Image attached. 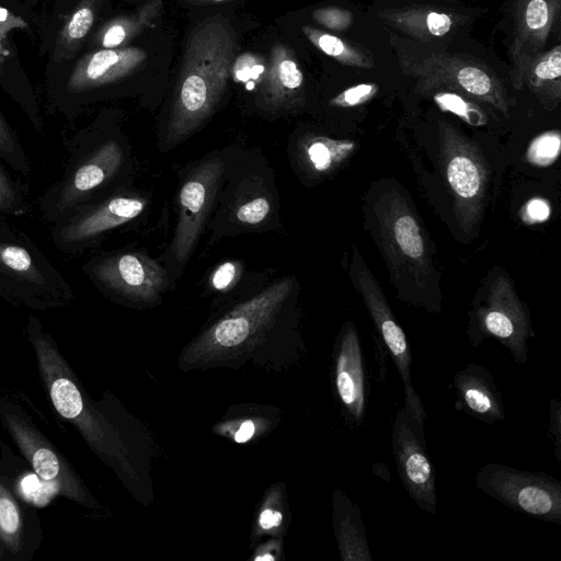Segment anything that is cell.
<instances>
[{"label": "cell", "instance_id": "obj_1", "mask_svg": "<svg viewBox=\"0 0 561 561\" xmlns=\"http://www.w3.org/2000/svg\"><path fill=\"white\" fill-rule=\"evenodd\" d=\"M369 224L399 299L440 312L439 277L430 239L402 190L392 185L379 191L369 208Z\"/></svg>", "mask_w": 561, "mask_h": 561}, {"label": "cell", "instance_id": "obj_2", "mask_svg": "<svg viewBox=\"0 0 561 561\" xmlns=\"http://www.w3.org/2000/svg\"><path fill=\"white\" fill-rule=\"evenodd\" d=\"M238 43L228 20L217 15L198 23L187 41L167 142L173 146L190 136L222 96Z\"/></svg>", "mask_w": 561, "mask_h": 561}, {"label": "cell", "instance_id": "obj_3", "mask_svg": "<svg viewBox=\"0 0 561 561\" xmlns=\"http://www.w3.org/2000/svg\"><path fill=\"white\" fill-rule=\"evenodd\" d=\"M387 32L401 72L414 81L419 94L454 91L510 116L513 99L488 64L443 43H422Z\"/></svg>", "mask_w": 561, "mask_h": 561}, {"label": "cell", "instance_id": "obj_4", "mask_svg": "<svg viewBox=\"0 0 561 561\" xmlns=\"http://www.w3.org/2000/svg\"><path fill=\"white\" fill-rule=\"evenodd\" d=\"M125 160L119 140L95 128L80 131L68 142L64 173L38 198L43 218L54 225L104 197Z\"/></svg>", "mask_w": 561, "mask_h": 561}, {"label": "cell", "instance_id": "obj_5", "mask_svg": "<svg viewBox=\"0 0 561 561\" xmlns=\"http://www.w3.org/2000/svg\"><path fill=\"white\" fill-rule=\"evenodd\" d=\"M72 287L22 229L0 216V296L33 307L70 301Z\"/></svg>", "mask_w": 561, "mask_h": 561}, {"label": "cell", "instance_id": "obj_6", "mask_svg": "<svg viewBox=\"0 0 561 561\" xmlns=\"http://www.w3.org/2000/svg\"><path fill=\"white\" fill-rule=\"evenodd\" d=\"M293 287V279H282L231 309L191 343L184 360L190 365L213 362L250 348L271 327Z\"/></svg>", "mask_w": 561, "mask_h": 561}, {"label": "cell", "instance_id": "obj_7", "mask_svg": "<svg viewBox=\"0 0 561 561\" xmlns=\"http://www.w3.org/2000/svg\"><path fill=\"white\" fill-rule=\"evenodd\" d=\"M439 156L454 198V215L465 233L479 227L485 206L489 167L480 148L446 121L439 122Z\"/></svg>", "mask_w": 561, "mask_h": 561}, {"label": "cell", "instance_id": "obj_8", "mask_svg": "<svg viewBox=\"0 0 561 561\" xmlns=\"http://www.w3.org/2000/svg\"><path fill=\"white\" fill-rule=\"evenodd\" d=\"M468 334L473 346L493 337L510 351L517 364L527 362V342L534 335L530 317L505 274L497 273L488 282L473 307Z\"/></svg>", "mask_w": 561, "mask_h": 561}, {"label": "cell", "instance_id": "obj_9", "mask_svg": "<svg viewBox=\"0 0 561 561\" xmlns=\"http://www.w3.org/2000/svg\"><path fill=\"white\" fill-rule=\"evenodd\" d=\"M501 13L510 81L520 90L529 65L559 31L561 0H504Z\"/></svg>", "mask_w": 561, "mask_h": 561}, {"label": "cell", "instance_id": "obj_10", "mask_svg": "<svg viewBox=\"0 0 561 561\" xmlns=\"http://www.w3.org/2000/svg\"><path fill=\"white\" fill-rule=\"evenodd\" d=\"M476 485L514 511L561 524V483L546 473L491 462L478 471Z\"/></svg>", "mask_w": 561, "mask_h": 561}, {"label": "cell", "instance_id": "obj_11", "mask_svg": "<svg viewBox=\"0 0 561 561\" xmlns=\"http://www.w3.org/2000/svg\"><path fill=\"white\" fill-rule=\"evenodd\" d=\"M350 276L370 314L375 329L390 353L400 374L404 389V407L419 425L423 426L425 410L417 396L411 376L412 356L403 329L398 323L381 288L354 247L350 264Z\"/></svg>", "mask_w": 561, "mask_h": 561}, {"label": "cell", "instance_id": "obj_12", "mask_svg": "<svg viewBox=\"0 0 561 561\" xmlns=\"http://www.w3.org/2000/svg\"><path fill=\"white\" fill-rule=\"evenodd\" d=\"M485 12L484 8L433 1H397L377 8L376 15L387 30L409 39L447 44Z\"/></svg>", "mask_w": 561, "mask_h": 561}, {"label": "cell", "instance_id": "obj_13", "mask_svg": "<svg viewBox=\"0 0 561 561\" xmlns=\"http://www.w3.org/2000/svg\"><path fill=\"white\" fill-rule=\"evenodd\" d=\"M146 201L124 193L110 194L53 225L50 237L59 251L79 254L108 231L138 217Z\"/></svg>", "mask_w": 561, "mask_h": 561}, {"label": "cell", "instance_id": "obj_14", "mask_svg": "<svg viewBox=\"0 0 561 561\" xmlns=\"http://www.w3.org/2000/svg\"><path fill=\"white\" fill-rule=\"evenodd\" d=\"M82 271L100 289L136 301L151 302L168 286L164 270L139 252H116L93 257Z\"/></svg>", "mask_w": 561, "mask_h": 561}, {"label": "cell", "instance_id": "obj_15", "mask_svg": "<svg viewBox=\"0 0 561 561\" xmlns=\"http://www.w3.org/2000/svg\"><path fill=\"white\" fill-rule=\"evenodd\" d=\"M425 447L424 427L405 407L399 409L392 426V451L398 472L410 497L434 515L437 507L435 472Z\"/></svg>", "mask_w": 561, "mask_h": 561}, {"label": "cell", "instance_id": "obj_16", "mask_svg": "<svg viewBox=\"0 0 561 561\" xmlns=\"http://www.w3.org/2000/svg\"><path fill=\"white\" fill-rule=\"evenodd\" d=\"M224 162L219 158L202 163L182 185L180 213L172 250L178 262H185L198 239L209 206L216 194Z\"/></svg>", "mask_w": 561, "mask_h": 561}, {"label": "cell", "instance_id": "obj_17", "mask_svg": "<svg viewBox=\"0 0 561 561\" xmlns=\"http://www.w3.org/2000/svg\"><path fill=\"white\" fill-rule=\"evenodd\" d=\"M334 389L343 411L356 425L364 419L366 409V378L358 333L347 321L337 339L334 368Z\"/></svg>", "mask_w": 561, "mask_h": 561}, {"label": "cell", "instance_id": "obj_18", "mask_svg": "<svg viewBox=\"0 0 561 561\" xmlns=\"http://www.w3.org/2000/svg\"><path fill=\"white\" fill-rule=\"evenodd\" d=\"M147 59L138 47L102 48L85 55L66 83L69 95H79L118 81L135 72Z\"/></svg>", "mask_w": 561, "mask_h": 561}, {"label": "cell", "instance_id": "obj_19", "mask_svg": "<svg viewBox=\"0 0 561 561\" xmlns=\"http://www.w3.org/2000/svg\"><path fill=\"white\" fill-rule=\"evenodd\" d=\"M305 78L294 51L282 43L272 46L257 96L273 110L295 108L305 103Z\"/></svg>", "mask_w": 561, "mask_h": 561}, {"label": "cell", "instance_id": "obj_20", "mask_svg": "<svg viewBox=\"0 0 561 561\" xmlns=\"http://www.w3.org/2000/svg\"><path fill=\"white\" fill-rule=\"evenodd\" d=\"M456 408L488 424L504 421L501 393L485 367L468 364L454 376Z\"/></svg>", "mask_w": 561, "mask_h": 561}, {"label": "cell", "instance_id": "obj_21", "mask_svg": "<svg viewBox=\"0 0 561 561\" xmlns=\"http://www.w3.org/2000/svg\"><path fill=\"white\" fill-rule=\"evenodd\" d=\"M333 525L341 560H373L360 511L341 490L333 495Z\"/></svg>", "mask_w": 561, "mask_h": 561}, {"label": "cell", "instance_id": "obj_22", "mask_svg": "<svg viewBox=\"0 0 561 561\" xmlns=\"http://www.w3.org/2000/svg\"><path fill=\"white\" fill-rule=\"evenodd\" d=\"M524 85L548 110L557 107L561 101V46L547 48L529 65Z\"/></svg>", "mask_w": 561, "mask_h": 561}, {"label": "cell", "instance_id": "obj_23", "mask_svg": "<svg viewBox=\"0 0 561 561\" xmlns=\"http://www.w3.org/2000/svg\"><path fill=\"white\" fill-rule=\"evenodd\" d=\"M356 144L327 136L307 138L301 154L307 167L317 174H327L340 168L355 151Z\"/></svg>", "mask_w": 561, "mask_h": 561}, {"label": "cell", "instance_id": "obj_24", "mask_svg": "<svg viewBox=\"0 0 561 561\" xmlns=\"http://www.w3.org/2000/svg\"><path fill=\"white\" fill-rule=\"evenodd\" d=\"M302 32L319 50L340 64L356 69H371L376 65L371 53L359 44L345 41L309 25H304Z\"/></svg>", "mask_w": 561, "mask_h": 561}, {"label": "cell", "instance_id": "obj_25", "mask_svg": "<svg viewBox=\"0 0 561 561\" xmlns=\"http://www.w3.org/2000/svg\"><path fill=\"white\" fill-rule=\"evenodd\" d=\"M161 9V0H151L144 4L137 13L117 18L102 27L98 42L102 48H118L134 38Z\"/></svg>", "mask_w": 561, "mask_h": 561}, {"label": "cell", "instance_id": "obj_26", "mask_svg": "<svg viewBox=\"0 0 561 561\" xmlns=\"http://www.w3.org/2000/svg\"><path fill=\"white\" fill-rule=\"evenodd\" d=\"M94 3L84 0L65 24L56 44L54 59L60 61L72 58L94 22Z\"/></svg>", "mask_w": 561, "mask_h": 561}, {"label": "cell", "instance_id": "obj_27", "mask_svg": "<svg viewBox=\"0 0 561 561\" xmlns=\"http://www.w3.org/2000/svg\"><path fill=\"white\" fill-rule=\"evenodd\" d=\"M427 96H432L440 108L457 115L471 126H483L489 121L486 113L480 106L481 103L460 93L438 90Z\"/></svg>", "mask_w": 561, "mask_h": 561}, {"label": "cell", "instance_id": "obj_28", "mask_svg": "<svg viewBox=\"0 0 561 561\" xmlns=\"http://www.w3.org/2000/svg\"><path fill=\"white\" fill-rule=\"evenodd\" d=\"M0 160L14 172L28 176L32 172L28 156L18 134L9 125L0 111Z\"/></svg>", "mask_w": 561, "mask_h": 561}, {"label": "cell", "instance_id": "obj_29", "mask_svg": "<svg viewBox=\"0 0 561 561\" xmlns=\"http://www.w3.org/2000/svg\"><path fill=\"white\" fill-rule=\"evenodd\" d=\"M27 206L24 188L0 160V216L9 218L24 215Z\"/></svg>", "mask_w": 561, "mask_h": 561}, {"label": "cell", "instance_id": "obj_30", "mask_svg": "<svg viewBox=\"0 0 561 561\" xmlns=\"http://www.w3.org/2000/svg\"><path fill=\"white\" fill-rule=\"evenodd\" d=\"M50 396L56 410L66 419L78 416L83 409L79 390L67 378H58L53 382Z\"/></svg>", "mask_w": 561, "mask_h": 561}, {"label": "cell", "instance_id": "obj_31", "mask_svg": "<svg viewBox=\"0 0 561 561\" xmlns=\"http://www.w3.org/2000/svg\"><path fill=\"white\" fill-rule=\"evenodd\" d=\"M561 138L557 130H551L537 136L526 151V159L534 165L548 167L558 159Z\"/></svg>", "mask_w": 561, "mask_h": 561}, {"label": "cell", "instance_id": "obj_32", "mask_svg": "<svg viewBox=\"0 0 561 561\" xmlns=\"http://www.w3.org/2000/svg\"><path fill=\"white\" fill-rule=\"evenodd\" d=\"M266 67V61L259 55L244 53L236 57L231 75L236 81L259 84Z\"/></svg>", "mask_w": 561, "mask_h": 561}, {"label": "cell", "instance_id": "obj_33", "mask_svg": "<svg viewBox=\"0 0 561 561\" xmlns=\"http://www.w3.org/2000/svg\"><path fill=\"white\" fill-rule=\"evenodd\" d=\"M313 20L322 26L333 31H344L353 22V14L350 10L337 7H325L312 12Z\"/></svg>", "mask_w": 561, "mask_h": 561}, {"label": "cell", "instance_id": "obj_34", "mask_svg": "<svg viewBox=\"0 0 561 561\" xmlns=\"http://www.w3.org/2000/svg\"><path fill=\"white\" fill-rule=\"evenodd\" d=\"M270 213V202L260 196L238 205L234 216L242 224L259 225L267 218Z\"/></svg>", "mask_w": 561, "mask_h": 561}, {"label": "cell", "instance_id": "obj_35", "mask_svg": "<svg viewBox=\"0 0 561 561\" xmlns=\"http://www.w3.org/2000/svg\"><path fill=\"white\" fill-rule=\"evenodd\" d=\"M378 87L373 83H360L351 87L330 101V104L337 107H351L369 101L376 93Z\"/></svg>", "mask_w": 561, "mask_h": 561}, {"label": "cell", "instance_id": "obj_36", "mask_svg": "<svg viewBox=\"0 0 561 561\" xmlns=\"http://www.w3.org/2000/svg\"><path fill=\"white\" fill-rule=\"evenodd\" d=\"M35 472L45 481L53 480L59 472V462L55 454L46 448H39L33 456Z\"/></svg>", "mask_w": 561, "mask_h": 561}, {"label": "cell", "instance_id": "obj_37", "mask_svg": "<svg viewBox=\"0 0 561 561\" xmlns=\"http://www.w3.org/2000/svg\"><path fill=\"white\" fill-rule=\"evenodd\" d=\"M240 266L236 262H225L213 273L210 283L217 290L230 288L239 278Z\"/></svg>", "mask_w": 561, "mask_h": 561}, {"label": "cell", "instance_id": "obj_38", "mask_svg": "<svg viewBox=\"0 0 561 561\" xmlns=\"http://www.w3.org/2000/svg\"><path fill=\"white\" fill-rule=\"evenodd\" d=\"M550 216V205L541 197H534L527 202L522 210L524 221L538 224L546 221Z\"/></svg>", "mask_w": 561, "mask_h": 561}, {"label": "cell", "instance_id": "obj_39", "mask_svg": "<svg viewBox=\"0 0 561 561\" xmlns=\"http://www.w3.org/2000/svg\"><path fill=\"white\" fill-rule=\"evenodd\" d=\"M47 484L43 485L37 476L30 474L23 479L21 486L26 497L34 500L38 505H44L53 494L46 491L43 492Z\"/></svg>", "mask_w": 561, "mask_h": 561}, {"label": "cell", "instance_id": "obj_40", "mask_svg": "<svg viewBox=\"0 0 561 561\" xmlns=\"http://www.w3.org/2000/svg\"><path fill=\"white\" fill-rule=\"evenodd\" d=\"M550 434L553 438L554 454L561 456V404L559 400L551 399L549 404Z\"/></svg>", "mask_w": 561, "mask_h": 561}, {"label": "cell", "instance_id": "obj_41", "mask_svg": "<svg viewBox=\"0 0 561 561\" xmlns=\"http://www.w3.org/2000/svg\"><path fill=\"white\" fill-rule=\"evenodd\" d=\"M19 526L16 507L9 499H0V527L7 533H14Z\"/></svg>", "mask_w": 561, "mask_h": 561}, {"label": "cell", "instance_id": "obj_42", "mask_svg": "<svg viewBox=\"0 0 561 561\" xmlns=\"http://www.w3.org/2000/svg\"><path fill=\"white\" fill-rule=\"evenodd\" d=\"M283 515L280 512L271 507L264 508L259 516V526L263 530H271L282 524Z\"/></svg>", "mask_w": 561, "mask_h": 561}, {"label": "cell", "instance_id": "obj_43", "mask_svg": "<svg viewBox=\"0 0 561 561\" xmlns=\"http://www.w3.org/2000/svg\"><path fill=\"white\" fill-rule=\"evenodd\" d=\"M255 424L252 420L243 421L233 434L234 442L242 444L250 440L255 433Z\"/></svg>", "mask_w": 561, "mask_h": 561}, {"label": "cell", "instance_id": "obj_44", "mask_svg": "<svg viewBox=\"0 0 561 561\" xmlns=\"http://www.w3.org/2000/svg\"><path fill=\"white\" fill-rule=\"evenodd\" d=\"M186 1L192 4H210V3L226 2V1H230V0H186Z\"/></svg>", "mask_w": 561, "mask_h": 561}, {"label": "cell", "instance_id": "obj_45", "mask_svg": "<svg viewBox=\"0 0 561 561\" xmlns=\"http://www.w3.org/2000/svg\"><path fill=\"white\" fill-rule=\"evenodd\" d=\"M2 26H7V27H8L9 25H4V24H3V21L0 19V44H1V38L3 37V34H4V33H3V32H4V30H3V27H2Z\"/></svg>", "mask_w": 561, "mask_h": 561}, {"label": "cell", "instance_id": "obj_46", "mask_svg": "<svg viewBox=\"0 0 561 561\" xmlns=\"http://www.w3.org/2000/svg\"><path fill=\"white\" fill-rule=\"evenodd\" d=\"M394 1V0H393ZM397 1H402V0H397ZM408 1V0H405ZM414 1H421V0H414ZM422 1H433V2H438V1H456V0H422Z\"/></svg>", "mask_w": 561, "mask_h": 561}]
</instances>
